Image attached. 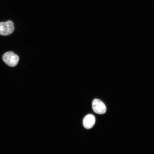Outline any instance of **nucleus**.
I'll use <instances>...</instances> for the list:
<instances>
[{
	"instance_id": "obj_1",
	"label": "nucleus",
	"mask_w": 154,
	"mask_h": 154,
	"mask_svg": "<svg viewBox=\"0 0 154 154\" xmlns=\"http://www.w3.org/2000/svg\"><path fill=\"white\" fill-rule=\"evenodd\" d=\"M3 60L8 66L14 67L18 64L19 57L12 51L8 52L4 54Z\"/></svg>"
},
{
	"instance_id": "obj_2",
	"label": "nucleus",
	"mask_w": 154,
	"mask_h": 154,
	"mask_svg": "<svg viewBox=\"0 0 154 154\" xmlns=\"http://www.w3.org/2000/svg\"><path fill=\"white\" fill-rule=\"evenodd\" d=\"M14 23L11 20L0 23V35L7 36L12 34L14 31Z\"/></svg>"
},
{
	"instance_id": "obj_3",
	"label": "nucleus",
	"mask_w": 154,
	"mask_h": 154,
	"mask_svg": "<svg viewBox=\"0 0 154 154\" xmlns=\"http://www.w3.org/2000/svg\"><path fill=\"white\" fill-rule=\"evenodd\" d=\"M92 107L94 112L98 114L103 115L106 112V107L104 103L99 99L94 100L92 102Z\"/></svg>"
},
{
	"instance_id": "obj_4",
	"label": "nucleus",
	"mask_w": 154,
	"mask_h": 154,
	"mask_svg": "<svg viewBox=\"0 0 154 154\" xmlns=\"http://www.w3.org/2000/svg\"><path fill=\"white\" fill-rule=\"evenodd\" d=\"M95 123V117L91 114L86 115L83 120V125L87 129H90L93 128Z\"/></svg>"
}]
</instances>
